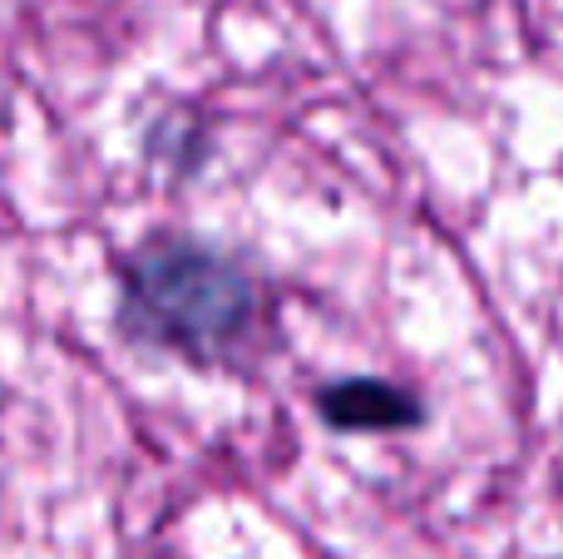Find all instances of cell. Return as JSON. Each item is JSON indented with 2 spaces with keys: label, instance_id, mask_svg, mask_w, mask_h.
<instances>
[{
  "label": "cell",
  "instance_id": "1",
  "mask_svg": "<svg viewBox=\"0 0 563 559\" xmlns=\"http://www.w3.org/2000/svg\"><path fill=\"white\" fill-rule=\"evenodd\" d=\"M119 327L178 357H228L257 322V283L233 253L198 238H148L119 273Z\"/></svg>",
  "mask_w": 563,
  "mask_h": 559
},
{
  "label": "cell",
  "instance_id": "2",
  "mask_svg": "<svg viewBox=\"0 0 563 559\" xmlns=\"http://www.w3.org/2000/svg\"><path fill=\"white\" fill-rule=\"evenodd\" d=\"M317 416L346 436H396L426 426V402L386 376H341L317 392Z\"/></svg>",
  "mask_w": 563,
  "mask_h": 559
}]
</instances>
